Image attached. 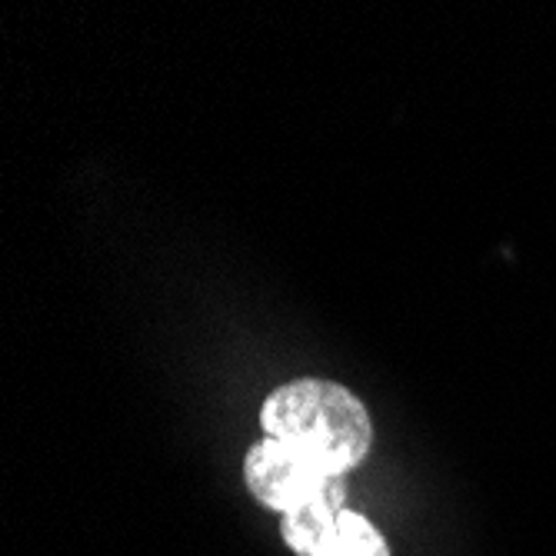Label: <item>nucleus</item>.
Here are the masks:
<instances>
[{"label":"nucleus","mask_w":556,"mask_h":556,"mask_svg":"<svg viewBox=\"0 0 556 556\" xmlns=\"http://www.w3.org/2000/svg\"><path fill=\"white\" fill-rule=\"evenodd\" d=\"M267 437L280 440L330 477L367 460L374 424L364 403L330 380H293L277 387L261 410Z\"/></svg>","instance_id":"obj_1"},{"label":"nucleus","mask_w":556,"mask_h":556,"mask_svg":"<svg viewBox=\"0 0 556 556\" xmlns=\"http://www.w3.org/2000/svg\"><path fill=\"white\" fill-rule=\"evenodd\" d=\"M243 480H247L250 496L264 503L267 510L290 514V510L303 507L307 500L320 496L333 477L317 470L311 460H303L300 453H293L280 440L264 437L261 443L247 450Z\"/></svg>","instance_id":"obj_2"},{"label":"nucleus","mask_w":556,"mask_h":556,"mask_svg":"<svg viewBox=\"0 0 556 556\" xmlns=\"http://www.w3.org/2000/svg\"><path fill=\"white\" fill-rule=\"evenodd\" d=\"M343 500H346V483H343V477H333L330 486L320 496L307 500L303 507H296V510H290V514L280 517V536H283V543L296 556H317V549L327 540L330 527L346 510Z\"/></svg>","instance_id":"obj_3"},{"label":"nucleus","mask_w":556,"mask_h":556,"mask_svg":"<svg viewBox=\"0 0 556 556\" xmlns=\"http://www.w3.org/2000/svg\"><path fill=\"white\" fill-rule=\"evenodd\" d=\"M317 556H390V546L367 517L343 510L320 543Z\"/></svg>","instance_id":"obj_4"}]
</instances>
